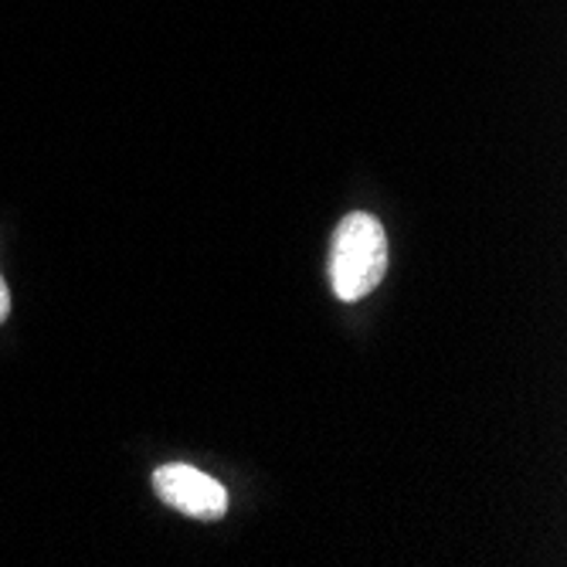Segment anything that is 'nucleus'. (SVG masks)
<instances>
[{
  "instance_id": "obj_1",
  "label": "nucleus",
  "mask_w": 567,
  "mask_h": 567,
  "mask_svg": "<svg viewBox=\"0 0 567 567\" xmlns=\"http://www.w3.org/2000/svg\"><path fill=\"white\" fill-rule=\"evenodd\" d=\"M388 272V235L368 212H353L337 225L330 248V286L343 302L364 299Z\"/></svg>"
},
{
  "instance_id": "obj_2",
  "label": "nucleus",
  "mask_w": 567,
  "mask_h": 567,
  "mask_svg": "<svg viewBox=\"0 0 567 567\" xmlns=\"http://www.w3.org/2000/svg\"><path fill=\"white\" fill-rule=\"evenodd\" d=\"M153 489H157V496L167 506H174L177 513L194 520H221L228 509V489L208 473L184 466V462L161 466L153 473Z\"/></svg>"
},
{
  "instance_id": "obj_3",
  "label": "nucleus",
  "mask_w": 567,
  "mask_h": 567,
  "mask_svg": "<svg viewBox=\"0 0 567 567\" xmlns=\"http://www.w3.org/2000/svg\"><path fill=\"white\" fill-rule=\"evenodd\" d=\"M8 313H11V292H8V282H4V276H0V323L8 320Z\"/></svg>"
}]
</instances>
